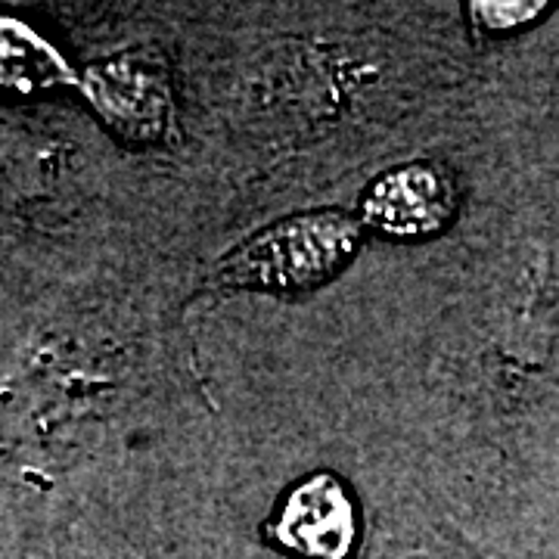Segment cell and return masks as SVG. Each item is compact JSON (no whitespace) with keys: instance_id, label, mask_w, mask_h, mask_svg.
<instances>
[{"instance_id":"6da1fadb","label":"cell","mask_w":559,"mask_h":559,"mask_svg":"<svg viewBox=\"0 0 559 559\" xmlns=\"http://www.w3.org/2000/svg\"><path fill=\"white\" fill-rule=\"evenodd\" d=\"M358 249V224L342 212L277 221L221 261L230 286L301 293L333 280Z\"/></svg>"},{"instance_id":"7a4b0ae2","label":"cell","mask_w":559,"mask_h":559,"mask_svg":"<svg viewBox=\"0 0 559 559\" xmlns=\"http://www.w3.org/2000/svg\"><path fill=\"white\" fill-rule=\"evenodd\" d=\"M457 190L448 171L429 162L395 168L370 183L364 218L389 237H429L454 218Z\"/></svg>"},{"instance_id":"3957f363","label":"cell","mask_w":559,"mask_h":559,"mask_svg":"<svg viewBox=\"0 0 559 559\" xmlns=\"http://www.w3.org/2000/svg\"><path fill=\"white\" fill-rule=\"evenodd\" d=\"M94 100L124 134L153 138L168 121V81L159 62L119 60L94 72Z\"/></svg>"},{"instance_id":"277c9868","label":"cell","mask_w":559,"mask_h":559,"mask_svg":"<svg viewBox=\"0 0 559 559\" xmlns=\"http://www.w3.org/2000/svg\"><path fill=\"white\" fill-rule=\"evenodd\" d=\"M280 540L318 557H340L355 535V513L333 476L301 481L277 522Z\"/></svg>"},{"instance_id":"5b68a950","label":"cell","mask_w":559,"mask_h":559,"mask_svg":"<svg viewBox=\"0 0 559 559\" xmlns=\"http://www.w3.org/2000/svg\"><path fill=\"white\" fill-rule=\"evenodd\" d=\"M535 10H540V3H473L476 20L488 28H495V32L532 20Z\"/></svg>"}]
</instances>
